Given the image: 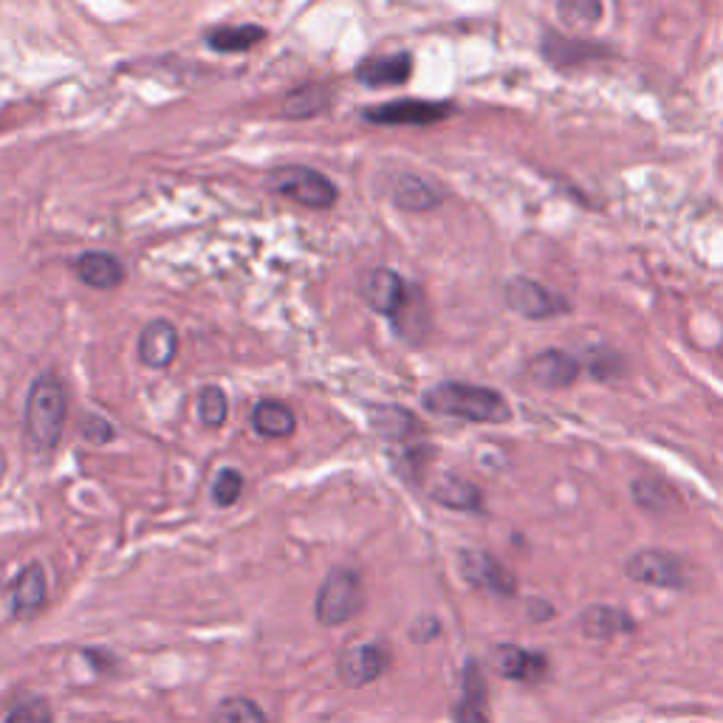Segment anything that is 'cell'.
<instances>
[{
  "label": "cell",
  "instance_id": "obj_1",
  "mask_svg": "<svg viewBox=\"0 0 723 723\" xmlns=\"http://www.w3.org/2000/svg\"><path fill=\"white\" fill-rule=\"evenodd\" d=\"M424 407L435 415L461 419V422L504 424L512 419V407L492 388L466 382H441L424 393Z\"/></svg>",
  "mask_w": 723,
  "mask_h": 723
},
{
  "label": "cell",
  "instance_id": "obj_2",
  "mask_svg": "<svg viewBox=\"0 0 723 723\" xmlns=\"http://www.w3.org/2000/svg\"><path fill=\"white\" fill-rule=\"evenodd\" d=\"M65 415H69V399L65 388L54 373H43L29 388L25 399V435L34 450H54L63 438Z\"/></svg>",
  "mask_w": 723,
  "mask_h": 723
},
{
  "label": "cell",
  "instance_id": "obj_3",
  "mask_svg": "<svg viewBox=\"0 0 723 723\" xmlns=\"http://www.w3.org/2000/svg\"><path fill=\"white\" fill-rule=\"evenodd\" d=\"M362 605H365V588H362L359 574L348 568H333L322 579L320 593H317V622L326 628H340L357 617Z\"/></svg>",
  "mask_w": 723,
  "mask_h": 723
},
{
  "label": "cell",
  "instance_id": "obj_4",
  "mask_svg": "<svg viewBox=\"0 0 723 723\" xmlns=\"http://www.w3.org/2000/svg\"><path fill=\"white\" fill-rule=\"evenodd\" d=\"M269 187L277 196L291 198L309 209H331L337 204V187L331 178L311 167H280L269 176Z\"/></svg>",
  "mask_w": 723,
  "mask_h": 723
},
{
  "label": "cell",
  "instance_id": "obj_5",
  "mask_svg": "<svg viewBox=\"0 0 723 723\" xmlns=\"http://www.w3.org/2000/svg\"><path fill=\"white\" fill-rule=\"evenodd\" d=\"M455 107L450 102H433V100H396L384 102V105L368 107L362 120L371 125L382 127H430L447 120Z\"/></svg>",
  "mask_w": 723,
  "mask_h": 723
},
{
  "label": "cell",
  "instance_id": "obj_6",
  "mask_svg": "<svg viewBox=\"0 0 723 723\" xmlns=\"http://www.w3.org/2000/svg\"><path fill=\"white\" fill-rule=\"evenodd\" d=\"M628 577L653 588H684L690 582L686 562L675 554L648 548V551L633 554L628 560Z\"/></svg>",
  "mask_w": 723,
  "mask_h": 723
},
{
  "label": "cell",
  "instance_id": "obj_7",
  "mask_svg": "<svg viewBox=\"0 0 723 723\" xmlns=\"http://www.w3.org/2000/svg\"><path fill=\"white\" fill-rule=\"evenodd\" d=\"M506 302L515 314L526 320H551L568 311V302L560 295H554L546 286L528 280V277H515L506 286Z\"/></svg>",
  "mask_w": 723,
  "mask_h": 723
},
{
  "label": "cell",
  "instance_id": "obj_8",
  "mask_svg": "<svg viewBox=\"0 0 723 723\" xmlns=\"http://www.w3.org/2000/svg\"><path fill=\"white\" fill-rule=\"evenodd\" d=\"M410 295H413V291L407 289L402 275H396L393 269H384V266L382 269L368 271L365 280H362V300H365L376 314L393 317V320L402 314Z\"/></svg>",
  "mask_w": 723,
  "mask_h": 723
},
{
  "label": "cell",
  "instance_id": "obj_9",
  "mask_svg": "<svg viewBox=\"0 0 723 723\" xmlns=\"http://www.w3.org/2000/svg\"><path fill=\"white\" fill-rule=\"evenodd\" d=\"M388 664H391L388 650H384L382 644L365 642V644H351V648L342 650L337 670H340L342 684L359 690V686L373 684V681L388 670Z\"/></svg>",
  "mask_w": 723,
  "mask_h": 723
},
{
  "label": "cell",
  "instance_id": "obj_10",
  "mask_svg": "<svg viewBox=\"0 0 723 723\" xmlns=\"http://www.w3.org/2000/svg\"><path fill=\"white\" fill-rule=\"evenodd\" d=\"M461 574L469 586L484 588V591L500 593V597H512L517 588L515 577L506 566L489 557L486 551H464L461 554Z\"/></svg>",
  "mask_w": 723,
  "mask_h": 723
},
{
  "label": "cell",
  "instance_id": "obj_11",
  "mask_svg": "<svg viewBox=\"0 0 723 723\" xmlns=\"http://www.w3.org/2000/svg\"><path fill=\"white\" fill-rule=\"evenodd\" d=\"M178 331L171 320H153L138 333V359L153 371H164L176 362Z\"/></svg>",
  "mask_w": 723,
  "mask_h": 723
},
{
  "label": "cell",
  "instance_id": "obj_12",
  "mask_svg": "<svg viewBox=\"0 0 723 723\" xmlns=\"http://www.w3.org/2000/svg\"><path fill=\"white\" fill-rule=\"evenodd\" d=\"M579 371H582V365H579L577 357L566 351H554V348L551 351H540L528 362L531 382L540 384V388H551V391H560V388L577 382Z\"/></svg>",
  "mask_w": 723,
  "mask_h": 723
},
{
  "label": "cell",
  "instance_id": "obj_13",
  "mask_svg": "<svg viewBox=\"0 0 723 723\" xmlns=\"http://www.w3.org/2000/svg\"><path fill=\"white\" fill-rule=\"evenodd\" d=\"M410 74H413V58L410 54H382V58H368L357 65V80L365 89L404 85Z\"/></svg>",
  "mask_w": 723,
  "mask_h": 723
},
{
  "label": "cell",
  "instance_id": "obj_14",
  "mask_svg": "<svg viewBox=\"0 0 723 723\" xmlns=\"http://www.w3.org/2000/svg\"><path fill=\"white\" fill-rule=\"evenodd\" d=\"M74 271L82 283L100 291L120 289L125 280V266L111 252H82L74 260Z\"/></svg>",
  "mask_w": 723,
  "mask_h": 723
},
{
  "label": "cell",
  "instance_id": "obj_15",
  "mask_svg": "<svg viewBox=\"0 0 723 723\" xmlns=\"http://www.w3.org/2000/svg\"><path fill=\"white\" fill-rule=\"evenodd\" d=\"M495 670L509 681H537L546 673V655L523 650L517 644H500L495 650Z\"/></svg>",
  "mask_w": 723,
  "mask_h": 723
},
{
  "label": "cell",
  "instance_id": "obj_16",
  "mask_svg": "<svg viewBox=\"0 0 723 723\" xmlns=\"http://www.w3.org/2000/svg\"><path fill=\"white\" fill-rule=\"evenodd\" d=\"M45 597H49V582H45V571L32 562V566H25L23 571L18 574L12 586V602L14 610H18V617L29 619L34 617L40 608L45 605Z\"/></svg>",
  "mask_w": 723,
  "mask_h": 723
},
{
  "label": "cell",
  "instance_id": "obj_17",
  "mask_svg": "<svg viewBox=\"0 0 723 723\" xmlns=\"http://www.w3.org/2000/svg\"><path fill=\"white\" fill-rule=\"evenodd\" d=\"M455 723H489V710H486V684L481 675V667L469 661L464 670V690L461 701L455 706Z\"/></svg>",
  "mask_w": 723,
  "mask_h": 723
},
{
  "label": "cell",
  "instance_id": "obj_18",
  "mask_svg": "<svg viewBox=\"0 0 723 723\" xmlns=\"http://www.w3.org/2000/svg\"><path fill=\"white\" fill-rule=\"evenodd\" d=\"M249 422H252L255 433L264 438H289L297 430L295 410L283 402H275V399H264L255 404Z\"/></svg>",
  "mask_w": 723,
  "mask_h": 723
},
{
  "label": "cell",
  "instance_id": "obj_19",
  "mask_svg": "<svg viewBox=\"0 0 723 723\" xmlns=\"http://www.w3.org/2000/svg\"><path fill=\"white\" fill-rule=\"evenodd\" d=\"M579 628L588 639H597V642H608L613 636L630 633L636 628L633 619L628 613L617 608H608V605H593V608L582 610V617H579Z\"/></svg>",
  "mask_w": 723,
  "mask_h": 723
},
{
  "label": "cell",
  "instance_id": "obj_20",
  "mask_svg": "<svg viewBox=\"0 0 723 723\" xmlns=\"http://www.w3.org/2000/svg\"><path fill=\"white\" fill-rule=\"evenodd\" d=\"M393 204L404 213H430L441 204V193L422 176L404 173L393 187Z\"/></svg>",
  "mask_w": 723,
  "mask_h": 723
},
{
  "label": "cell",
  "instance_id": "obj_21",
  "mask_svg": "<svg viewBox=\"0 0 723 723\" xmlns=\"http://www.w3.org/2000/svg\"><path fill=\"white\" fill-rule=\"evenodd\" d=\"M264 25H218V29L207 32V45L218 54H238V51H249L264 43Z\"/></svg>",
  "mask_w": 723,
  "mask_h": 723
},
{
  "label": "cell",
  "instance_id": "obj_22",
  "mask_svg": "<svg viewBox=\"0 0 723 723\" xmlns=\"http://www.w3.org/2000/svg\"><path fill=\"white\" fill-rule=\"evenodd\" d=\"M433 500H438L441 506H450V509L472 512L481 506V492L478 486L469 484V481L455 478V475H444V478L433 486Z\"/></svg>",
  "mask_w": 723,
  "mask_h": 723
},
{
  "label": "cell",
  "instance_id": "obj_23",
  "mask_svg": "<svg viewBox=\"0 0 723 723\" xmlns=\"http://www.w3.org/2000/svg\"><path fill=\"white\" fill-rule=\"evenodd\" d=\"M373 430L388 441H407L415 433H422V424L415 422V415L402 407H379L373 410L371 419Z\"/></svg>",
  "mask_w": 723,
  "mask_h": 723
},
{
  "label": "cell",
  "instance_id": "obj_24",
  "mask_svg": "<svg viewBox=\"0 0 723 723\" xmlns=\"http://www.w3.org/2000/svg\"><path fill=\"white\" fill-rule=\"evenodd\" d=\"M328 107V91L326 85H317V82H309V85H300L297 91H291L283 100V114L289 120H309V116L322 114Z\"/></svg>",
  "mask_w": 723,
  "mask_h": 723
},
{
  "label": "cell",
  "instance_id": "obj_25",
  "mask_svg": "<svg viewBox=\"0 0 723 723\" xmlns=\"http://www.w3.org/2000/svg\"><path fill=\"white\" fill-rule=\"evenodd\" d=\"M557 14L571 32H588L602 18V0H557Z\"/></svg>",
  "mask_w": 723,
  "mask_h": 723
},
{
  "label": "cell",
  "instance_id": "obj_26",
  "mask_svg": "<svg viewBox=\"0 0 723 723\" xmlns=\"http://www.w3.org/2000/svg\"><path fill=\"white\" fill-rule=\"evenodd\" d=\"M209 723H266V715L249 699H224L215 706Z\"/></svg>",
  "mask_w": 723,
  "mask_h": 723
},
{
  "label": "cell",
  "instance_id": "obj_27",
  "mask_svg": "<svg viewBox=\"0 0 723 723\" xmlns=\"http://www.w3.org/2000/svg\"><path fill=\"white\" fill-rule=\"evenodd\" d=\"M198 415H202V422L207 427H220V424L227 422L229 402L220 388H204L198 393Z\"/></svg>",
  "mask_w": 723,
  "mask_h": 723
},
{
  "label": "cell",
  "instance_id": "obj_28",
  "mask_svg": "<svg viewBox=\"0 0 723 723\" xmlns=\"http://www.w3.org/2000/svg\"><path fill=\"white\" fill-rule=\"evenodd\" d=\"M240 492H244V475H240L238 469H233V466H227V469H220L218 475H215V484H213V500L218 506H233L238 504Z\"/></svg>",
  "mask_w": 723,
  "mask_h": 723
},
{
  "label": "cell",
  "instance_id": "obj_29",
  "mask_svg": "<svg viewBox=\"0 0 723 723\" xmlns=\"http://www.w3.org/2000/svg\"><path fill=\"white\" fill-rule=\"evenodd\" d=\"M3 723H54V712L45 699H25L9 710Z\"/></svg>",
  "mask_w": 723,
  "mask_h": 723
},
{
  "label": "cell",
  "instance_id": "obj_30",
  "mask_svg": "<svg viewBox=\"0 0 723 723\" xmlns=\"http://www.w3.org/2000/svg\"><path fill=\"white\" fill-rule=\"evenodd\" d=\"M633 495H636V500H639V504L648 506V509H653V512H664L667 506L675 500L673 492L667 489L661 481H648V478L636 481Z\"/></svg>",
  "mask_w": 723,
  "mask_h": 723
},
{
  "label": "cell",
  "instance_id": "obj_31",
  "mask_svg": "<svg viewBox=\"0 0 723 723\" xmlns=\"http://www.w3.org/2000/svg\"><path fill=\"white\" fill-rule=\"evenodd\" d=\"M82 435H85L91 444H107V441L114 438V427H111V422L100 419V415H89V419L82 422Z\"/></svg>",
  "mask_w": 723,
  "mask_h": 723
}]
</instances>
